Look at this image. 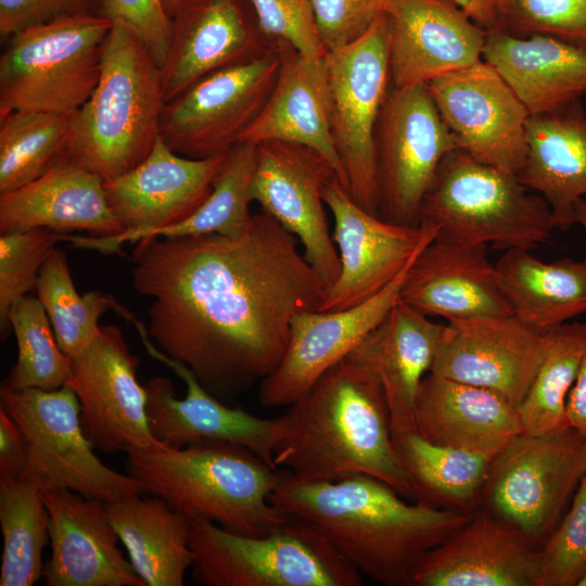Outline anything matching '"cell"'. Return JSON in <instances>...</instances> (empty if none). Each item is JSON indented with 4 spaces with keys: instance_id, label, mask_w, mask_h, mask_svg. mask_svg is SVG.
<instances>
[{
    "instance_id": "cell-1",
    "label": "cell",
    "mask_w": 586,
    "mask_h": 586,
    "mask_svg": "<svg viewBox=\"0 0 586 586\" xmlns=\"http://www.w3.org/2000/svg\"><path fill=\"white\" fill-rule=\"evenodd\" d=\"M298 243L263 211L238 237L140 239L131 281L151 300L150 339L230 405L279 367L293 318L323 300Z\"/></svg>"
},
{
    "instance_id": "cell-2",
    "label": "cell",
    "mask_w": 586,
    "mask_h": 586,
    "mask_svg": "<svg viewBox=\"0 0 586 586\" xmlns=\"http://www.w3.org/2000/svg\"><path fill=\"white\" fill-rule=\"evenodd\" d=\"M269 501L315 527L361 575L387 586H410L423 557L473 513L409 500L367 474L306 481L281 470Z\"/></svg>"
},
{
    "instance_id": "cell-3",
    "label": "cell",
    "mask_w": 586,
    "mask_h": 586,
    "mask_svg": "<svg viewBox=\"0 0 586 586\" xmlns=\"http://www.w3.org/2000/svg\"><path fill=\"white\" fill-rule=\"evenodd\" d=\"M273 464L306 481L367 474L415 501L394 446L382 386L346 356L279 417Z\"/></svg>"
},
{
    "instance_id": "cell-4",
    "label": "cell",
    "mask_w": 586,
    "mask_h": 586,
    "mask_svg": "<svg viewBox=\"0 0 586 586\" xmlns=\"http://www.w3.org/2000/svg\"><path fill=\"white\" fill-rule=\"evenodd\" d=\"M127 474L191 520L262 536L292 519L269 501L281 471L235 443L205 440L126 451Z\"/></svg>"
},
{
    "instance_id": "cell-5",
    "label": "cell",
    "mask_w": 586,
    "mask_h": 586,
    "mask_svg": "<svg viewBox=\"0 0 586 586\" xmlns=\"http://www.w3.org/2000/svg\"><path fill=\"white\" fill-rule=\"evenodd\" d=\"M161 67L127 26L113 23L100 79L73 114V136L63 161L104 182L137 167L151 153L165 105Z\"/></svg>"
},
{
    "instance_id": "cell-6",
    "label": "cell",
    "mask_w": 586,
    "mask_h": 586,
    "mask_svg": "<svg viewBox=\"0 0 586 586\" xmlns=\"http://www.w3.org/2000/svg\"><path fill=\"white\" fill-rule=\"evenodd\" d=\"M517 176L456 149L442 161L419 213L435 239L498 250H532L556 228L547 202Z\"/></svg>"
},
{
    "instance_id": "cell-7",
    "label": "cell",
    "mask_w": 586,
    "mask_h": 586,
    "mask_svg": "<svg viewBox=\"0 0 586 586\" xmlns=\"http://www.w3.org/2000/svg\"><path fill=\"white\" fill-rule=\"evenodd\" d=\"M191 575L203 586H359L361 574L311 525L292 518L262 536L191 520Z\"/></svg>"
},
{
    "instance_id": "cell-8",
    "label": "cell",
    "mask_w": 586,
    "mask_h": 586,
    "mask_svg": "<svg viewBox=\"0 0 586 586\" xmlns=\"http://www.w3.org/2000/svg\"><path fill=\"white\" fill-rule=\"evenodd\" d=\"M113 23L63 17L17 31L0 56V116L16 110L77 112L93 92Z\"/></svg>"
},
{
    "instance_id": "cell-9",
    "label": "cell",
    "mask_w": 586,
    "mask_h": 586,
    "mask_svg": "<svg viewBox=\"0 0 586 586\" xmlns=\"http://www.w3.org/2000/svg\"><path fill=\"white\" fill-rule=\"evenodd\" d=\"M0 407L20 425L27 444L22 479L46 489H69L105 502L146 495L129 474L104 464L94 453L80 421L74 391L0 388Z\"/></svg>"
},
{
    "instance_id": "cell-10",
    "label": "cell",
    "mask_w": 586,
    "mask_h": 586,
    "mask_svg": "<svg viewBox=\"0 0 586 586\" xmlns=\"http://www.w3.org/2000/svg\"><path fill=\"white\" fill-rule=\"evenodd\" d=\"M584 438L572 428L546 435L520 433L493 459L479 508L539 549L586 473Z\"/></svg>"
},
{
    "instance_id": "cell-11",
    "label": "cell",
    "mask_w": 586,
    "mask_h": 586,
    "mask_svg": "<svg viewBox=\"0 0 586 586\" xmlns=\"http://www.w3.org/2000/svg\"><path fill=\"white\" fill-rule=\"evenodd\" d=\"M329 120L352 199L378 215L375 131L392 84L388 21L380 17L366 34L326 54Z\"/></svg>"
},
{
    "instance_id": "cell-12",
    "label": "cell",
    "mask_w": 586,
    "mask_h": 586,
    "mask_svg": "<svg viewBox=\"0 0 586 586\" xmlns=\"http://www.w3.org/2000/svg\"><path fill=\"white\" fill-rule=\"evenodd\" d=\"M279 67L273 41L263 54L205 76L165 103L160 136L189 158L226 154L265 107Z\"/></svg>"
},
{
    "instance_id": "cell-13",
    "label": "cell",
    "mask_w": 586,
    "mask_h": 586,
    "mask_svg": "<svg viewBox=\"0 0 586 586\" xmlns=\"http://www.w3.org/2000/svg\"><path fill=\"white\" fill-rule=\"evenodd\" d=\"M456 149L426 85L392 86L375 131L379 216L419 225L420 208L437 169Z\"/></svg>"
},
{
    "instance_id": "cell-14",
    "label": "cell",
    "mask_w": 586,
    "mask_h": 586,
    "mask_svg": "<svg viewBox=\"0 0 586 586\" xmlns=\"http://www.w3.org/2000/svg\"><path fill=\"white\" fill-rule=\"evenodd\" d=\"M226 154L189 158L173 151L158 136L142 163L104 182L110 207L125 231L110 238L66 235L65 241L77 247L111 253L125 242H137L184 220L212 193Z\"/></svg>"
},
{
    "instance_id": "cell-15",
    "label": "cell",
    "mask_w": 586,
    "mask_h": 586,
    "mask_svg": "<svg viewBox=\"0 0 586 586\" xmlns=\"http://www.w3.org/2000/svg\"><path fill=\"white\" fill-rule=\"evenodd\" d=\"M138 365L116 326H101L98 336L71 357L66 385L78 398L86 436L104 454L164 445L150 429L146 391L137 379Z\"/></svg>"
},
{
    "instance_id": "cell-16",
    "label": "cell",
    "mask_w": 586,
    "mask_h": 586,
    "mask_svg": "<svg viewBox=\"0 0 586 586\" xmlns=\"http://www.w3.org/2000/svg\"><path fill=\"white\" fill-rule=\"evenodd\" d=\"M322 198L334 219L341 269L318 311L342 310L371 298L435 239L432 227L395 224L365 211L336 177L326 184Z\"/></svg>"
},
{
    "instance_id": "cell-17",
    "label": "cell",
    "mask_w": 586,
    "mask_h": 586,
    "mask_svg": "<svg viewBox=\"0 0 586 586\" xmlns=\"http://www.w3.org/2000/svg\"><path fill=\"white\" fill-rule=\"evenodd\" d=\"M334 177L333 168L315 151L294 143L264 141L257 144L249 188L251 202H257L263 212L297 238L306 260L327 289L341 269L322 198L326 184Z\"/></svg>"
},
{
    "instance_id": "cell-18",
    "label": "cell",
    "mask_w": 586,
    "mask_h": 586,
    "mask_svg": "<svg viewBox=\"0 0 586 586\" xmlns=\"http://www.w3.org/2000/svg\"><path fill=\"white\" fill-rule=\"evenodd\" d=\"M426 87L459 150L518 175L526 155L530 113L491 64L482 59Z\"/></svg>"
},
{
    "instance_id": "cell-19",
    "label": "cell",
    "mask_w": 586,
    "mask_h": 586,
    "mask_svg": "<svg viewBox=\"0 0 586 586\" xmlns=\"http://www.w3.org/2000/svg\"><path fill=\"white\" fill-rule=\"evenodd\" d=\"M148 353L165 364L184 382L186 396H176L173 382L164 377L145 384L146 410L154 437L167 447L179 448L205 440L226 441L250 449L273 468V448L279 418L265 419L231 407L213 396L183 364L162 353L146 328L127 313Z\"/></svg>"
},
{
    "instance_id": "cell-20",
    "label": "cell",
    "mask_w": 586,
    "mask_h": 586,
    "mask_svg": "<svg viewBox=\"0 0 586 586\" xmlns=\"http://www.w3.org/2000/svg\"><path fill=\"white\" fill-rule=\"evenodd\" d=\"M543 348V332L514 315L448 321L430 372L498 393L518 409Z\"/></svg>"
},
{
    "instance_id": "cell-21",
    "label": "cell",
    "mask_w": 586,
    "mask_h": 586,
    "mask_svg": "<svg viewBox=\"0 0 586 586\" xmlns=\"http://www.w3.org/2000/svg\"><path fill=\"white\" fill-rule=\"evenodd\" d=\"M411 262L364 303L342 310H308L295 315L281 364L260 381L259 404L268 408L290 406L328 369L345 358L399 301Z\"/></svg>"
},
{
    "instance_id": "cell-22",
    "label": "cell",
    "mask_w": 586,
    "mask_h": 586,
    "mask_svg": "<svg viewBox=\"0 0 586 586\" xmlns=\"http://www.w3.org/2000/svg\"><path fill=\"white\" fill-rule=\"evenodd\" d=\"M392 86L426 85L482 60L487 31L451 0H391Z\"/></svg>"
},
{
    "instance_id": "cell-23",
    "label": "cell",
    "mask_w": 586,
    "mask_h": 586,
    "mask_svg": "<svg viewBox=\"0 0 586 586\" xmlns=\"http://www.w3.org/2000/svg\"><path fill=\"white\" fill-rule=\"evenodd\" d=\"M51 556L47 586H144L118 547L107 502L69 489H46Z\"/></svg>"
},
{
    "instance_id": "cell-24",
    "label": "cell",
    "mask_w": 586,
    "mask_h": 586,
    "mask_svg": "<svg viewBox=\"0 0 586 586\" xmlns=\"http://www.w3.org/2000/svg\"><path fill=\"white\" fill-rule=\"evenodd\" d=\"M273 43L240 0H181L171 15V36L161 66L165 102L219 69L266 52Z\"/></svg>"
},
{
    "instance_id": "cell-25",
    "label": "cell",
    "mask_w": 586,
    "mask_h": 586,
    "mask_svg": "<svg viewBox=\"0 0 586 586\" xmlns=\"http://www.w3.org/2000/svg\"><path fill=\"white\" fill-rule=\"evenodd\" d=\"M410 586H540L539 549L477 508L423 557Z\"/></svg>"
},
{
    "instance_id": "cell-26",
    "label": "cell",
    "mask_w": 586,
    "mask_h": 586,
    "mask_svg": "<svg viewBox=\"0 0 586 586\" xmlns=\"http://www.w3.org/2000/svg\"><path fill=\"white\" fill-rule=\"evenodd\" d=\"M487 249L434 239L408 267L399 301L447 321L512 316Z\"/></svg>"
},
{
    "instance_id": "cell-27",
    "label": "cell",
    "mask_w": 586,
    "mask_h": 586,
    "mask_svg": "<svg viewBox=\"0 0 586 586\" xmlns=\"http://www.w3.org/2000/svg\"><path fill=\"white\" fill-rule=\"evenodd\" d=\"M275 42L280 55L275 87L240 142L257 145L264 141H282L306 146L328 162L347 190L330 129L326 56L310 59L286 42Z\"/></svg>"
},
{
    "instance_id": "cell-28",
    "label": "cell",
    "mask_w": 586,
    "mask_h": 586,
    "mask_svg": "<svg viewBox=\"0 0 586 586\" xmlns=\"http://www.w3.org/2000/svg\"><path fill=\"white\" fill-rule=\"evenodd\" d=\"M444 324L398 301L347 355L370 370L385 395L392 434L415 430L413 410L423 378L438 354Z\"/></svg>"
},
{
    "instance_id": "cell-29",
    "label": "cell",
    "mask_w": 586,
    "mask_h": 586,
    "mask_svg": "<svg viewBox=\"0 0 586 586\" xmlns=\"http://www.w3.org/2000/svg\"><path fill=\"white\" fill-rule=\"evenodd\" d=\"M49 228L110 238L125 230L113 214L97 174L62 161L36 180L0 193V231Z\"/></svg>"
},
{
    "instance_id": "cell-30",
    "label": "cell",
    "mask_w": 586,
    "mask_h": 586,
    "mask_svg": "<svg viewBox=\"0 0 586 586\" xmlns=\"http://www.w3.org/2000/svg\"><path fill=\"white\" fill-rule=\"evenodd\" d=\"M413 422L432 443L489 455L522 432L517 408L507 398L433 372L421 382Z\"/></svg>"
},
{
    "instance_id": "cell-31",
    "label": "cell",
    "mask_w": 586,
    "mask_h": 586,
    "mask_svg": "<svg viewBox=\"0 0 586 586\" xmlns=\"http://www.w3.org/2000/svg\"><path fill=\"white\" fill-rule=\"evenodd\" d=\"M482 59L507 81L530 115L562 111L586 94V47L551 36L487 31Z\"/></svg>"
},
{
    "instance_id": "cell-32",
    "label": "cell",
    "mask_w": 586,
    "mask_h": 586,
    "mask_svg": "<svg viewBox=\"0 0 586 586\" xmlns=\"http://www.w3.org/2000/svg\"><path fill=\"white\" fill-rule=\"evenodd\" d=\"M517 178L549 205L556 228L575 224V204L586 199V115L579 103L530 115L526 155Z\"/></svg>"
},
{
    "instance_id": "cell-33",
    "label": "cell",
    "mask_w": 586,
    "mask_h": 586,
    "mask_svg": "<svg viewBox=\"0 0 586 586\" xmlns=\"http://www.w3.org/2000/svg\"><path fill=\"white\" fill-rule=\"evenodd\" d=\"M109 519L144 586H182L193 555L191 519L160 497L107 502Z\"/></svg>"
},
{
    "instance_id": "cell-34",
    "label": "cell",
    "mask_w": 586,
    "mask_h": 586,
    "mask_svg": "<svg viewBox=\"0 0 586 586\" xmlns=\"http://www.w3.org/2000/svg\"><path fill=\"white\" fill-rule=\"evenodd\" d=\"M495 268L513 315L540 332L586 313V259L544 263L511 249Z\"/></svg>"
},
{
    "instance_id": "cell-35",
    "label": "cell",
    "mask_w": 586,
    "mask_h": 586,
    "mask_svg": "<svg viewBox=\"0 0 586 586\" xmlns=\"http://www.w3.org/2000/svg\"><path fill=\"white\" fill-rule=\"evenodd\" d=\"M392 435L411 482L415 501L467 513L480 507L482 489L496 455L438 445L416 430Z\"/></svg>"
},
{
    "instance_id": "cell-36",
    "label": "cell",
    "mask_w": 586,
    "mask_h": 586,
    "mask_svg": "<svg viewBox=\"0 0 586 586\" xmlns=\"http://www.w3.org/2000/svg\"><path fill=\"white\" fill-rule=\"evenodd\" d=\"M544 348L535 377L517 411L521 433L546 435L570 428L569 393L586 354V323H562L543 332Z\"/></svg>"
},
{
    "instance_id": "cell-37",
    "label": "cell",
    "mask_w": 586,
    "mask_h": 586,
    "mask_svg": "<svg viewBox=\"0 0 586 586\" xmlns=\"http://www.w3.org/2000/svg\"><path fill=\"white\" fill-rule=\"evenodd\" d=\"M73 114L16 110L0 116V193L21 188L62 162Z\"/></svg>"
},
{
    "instance_id": "cell-38",
    "label": "cell",
    "mask_w": 586,
    "mask_h": 586,
    "mask_svg": "<svg viewBox=\"0 0 586 586\" xmlns=\"http://www.w3.org/2000/svg\"><path fill=\"white\" fill-rule=\"evenodd\" d=\"M3 549L0 586H31L43 571L49 517L43 489L25 479L0 480Z\"/></svg>"
},
{
    "instance_id": "cell-39",
    "label": "cell",
    "mask_w": 586,
    "mask_h": 586,
    "mask_svg": "<svg viewBox=\"0 0 586 586\" xmlns=\"http://www.w3.org/2000/svg\"><path fill=\"white\" fill-rule=\"evenodd\" d=\"M36 295L43 305L62 351L74 357L100 333V317L116 304L110 294L77 292L66 253L54 247L42 265L36 284Z\"/></svg>"
},
{
    "instance_id": "cell-40",
    "label": "cell",
    "mask_w": 586,
    "mask_h": 586,
    "mask_svg": "<svg viewBox=\"0 0 586 586\" xmlns=\"http://www.w3.org/2000/svg\"><path fill=\"white\" fill-rule=\"evenodd\" d=\"M257 145L235 144L214 180L213 190L202 206L184 220L156 230L148 237L181 238L204 234L238 237L249 227V188L256 163ZM146 238V237H145Z\"/></svg>"
},
{
    "instance_id": "cell-41",
    "label": "cell",
    "mask_w": 586,
    "mask_h": 586,
    "mask_svg": "<svg viewBox=\"0 0 586 586\" xmlns=\"http://www.w3.org/2000/svg\"><path fill=\"white\" fill-rule=\"evenodd\" d=\"M17 342V360L0 388L56 390L72 372L71 357L60 347L47 311L37 296L27 294L9 311Z\"/></svg>"
},
{
    "instance_id": "cell-42",
    "label": "cell",
    "mask_w": 586,
    "mask_h": 586,
    "mask_svg": "<svg viewBox=\"0 0 586 586\" xmlns=\"http://www.w3.org/2000/svg\"><path fill=\"white\" fill-rule=\"evenodd\" d=\"M470 17L486 31L551 36L586 47V0H476Z\"/></svg>"
},
{
    "instance_id": "cell-43",
    "label": "cell",
    "mask_w": 586,
    "mask_h": 586,
    "mask_svg": "<svg viewBox=\"0 0 586 586\" xmlns=\"http://www.w3.org/2000/svg\"><path fill=\"white\" fill-rule=\"evenodd\" d=\"M65 234L49 228L4 232L0 235V329L7 339L12 331V305L35 291L40 269Z\"/></svg>"
},
{
    "instance_id": "cell-44",
    "label": "cell",
    "mask_w": 586,
    "mask_h": 586,
    "mask_svg": "<svg viewBox=\"0 0 586 586\" xmlns=\"http://www.w3.org/2000/svg\"><path fill=\"white\" fill-rule=\"evenodd\" d=\"M540 586H577L586 572V473L562 519L539 548Z\"/></svg>"
},
{
    "instance_id": "cell-45",
    "label": "cell",
    "mask_w": 586,
    "mask_h": 586,
    "mask_svg": "<svg viewBox=\"0 0 586 586\" xmlns=\"http://www.w3.org/2000/svg\"><path fill=\"white\" fill-rule=\"evenodd\" d=\"M259 31L269 40H280L310 59L326 56L310 0H249Z\"/></svg>"
},
{
    "instance_id": "cell-46",
    "label": "cell",
    "mask_w": 586,
    "mask_h": 586,
    "mask_svg": "<svg viewBox=\"0 0 586 586\" xmlns=\"http://www.w3.org/2000/svg\"><path fill=\"white\" fill-rule=\"evenodd\" d=\"M327 51L359 39L383 15L391 0H310Z\"/></svg>"
},
{
    "instance_id": "cell-47",
    "label": "cell",
    "mask_w": 586,
    "mask_h": 586,
    "mask_svg": "<svg viewBox=\"0 0 586 586\" xmlns=\"http://www.w3.org/2000/svg\"><path fill=\"white\" fill-rule=\"evenodd\" d=\"M102 15L127 26L161 67L167 56L171 17L163 0H101Z\"/></svg>"
},
{
    "instance_id": "cell-48",
    "label": "cell",
    "mask_w": 586,
    "mask_h": 586,
    "mask_svg": "<svg viewBox=\"0 0 586 586\" xmlns=\"http://www.w3.org/2000/svg\"><path fill=\"white\" fill-rule=\"evenodd\" d=\"M101 0H0V36L8 39L25 28L54 20L99 14L93 9Z\"/></svg>"
},
{
    "instance_id": "cell-49",
    "label": "cell",
    "mask_w": 586,
    "mask_h": 586,
    "mask_svg": "<svg viewBox=\"0 0 586 586\" xmlns=\"http://www.w3.org/2000/svg\"><path fill=\"white\" fill-rule=\"evenodd\" d=\"M27 461V444L20 425L0 407V480L20 479Z\"/></svg>"
},
{
    "instance_id": "cell-50",
    "label": "cell",
    "mask_w": 586,
    "mask_h": 586,
    "mask_svg": "<svg viewBox=\"0 0 586 586\" xmlns=\"http://www.w3.org/2000/svg\"><path fill=\"white\" fill-rule=\"evenodd\" d=\"M565 415L570 428L586 436V354L569 393Z\"/></svg>"
},
{
    "instance_id": "cell-51",
    "label": "cell",
    "mask_w": 586,
    "mask_h": 586,
    "mask_svg": "<svg viewBox=\"0 0 586 586\" xmlns=\"http://www.w3.org/2000/svg\"><path fill=\"white\" fill-rule=\"evenodd\" d=\"M575 224L586 230V199H581L575 204Z\"/></svg>"
},
{
    "instance_id": "cell-52",
    "label": "cell",
    "mask_w": 586,
    "mask_h": 586,
    "mask_svg": "<svg viewBox=\"0 0 586 586\" xmlns=\"http://www.w3.org/2000/svg\"><path fill=\"white\" fill-rule=\"evenodd\" d=\"M451 1L455 2L457 5H459L461 9H463L470 15V12L472 11L473 4H474V0H451Z\"/></svg>"
},
{
    "instance_id": "cell-53",
    "label": "cell",
    "mask_w": 586,
    "mask_h": 586,
    "mask_svg": "<svg viewBox=\"0 0 586 586\" xmlns=\"http://www.w3.org/2000/svg\"><path fill=\"white\" fill-rule=\"evenodd\" d=\"M180 1L181 0H163L164 7H165L167 13L170 15V17H171L174 11L176 10V8L178 7Z\"/></svg>"
},
{
    "instance_id": "cell-54",
    "label": "cell",
    "mask_w": 586,
    "mask_h": 586,
    "mask_svg": "<svg viewBox=\"0 0 586 586\" xmlns=\"http://www.w3.org/2000/svg\"><path fill=\"white\" fill-rule=\"evenodd\" d=\"M583 459H584V464L586 469V436L584 438V445H583Z\"/></svg>"
},
{
    "instance_id": "cell-55",
    "label": "cell",
    "mask_w": 586,
    "mask_h": 586,
    "mask_svg": "<svg viewBox=\"0 0 586 586\" xmlns=\"http://www.w3.org/2000/svg\"><path fill=\"white\" fill-rule=\"evenodd\" d=\"M577 586H586V572L583 575V577L581 578V581L578 582Z\"/></svg>"
},
{
    "instance_id": "cell-56",
    "label": "cell",
    "mask_w": 586,
    "mask_h": 586,
    "mask_svg": "<svg viewBox=\"0 0 586 586\" xmlns=\"http://www.w3.org/2000/svg\"><path fill=\"white\" fill-rule=\"evenodd\" d=\"M476 0H474V3H475ZM474 5V4H473ZM473 9V8H472ZM471 13V12H470Z\"/></svg>"
}]
</instances>
